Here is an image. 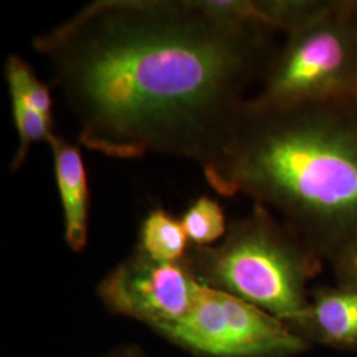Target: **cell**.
<instances>
[{
	"mask_svg": "<svg viewBox=\"0 0 357 357\" xmlns=\"http://www.w3.org/2000/svg\"><path fill=\"white\" fill-rule=\"evenodd\" d=\"M155 333L195 357H289L305 348L283 320L204 284L183 319Z\"/></svg>",
	"mask_w": 357,
	"mask_h": 357,
	"instance_id": "cell-5",
	"label": "cell"
},
{
	"mask_svg": "<svg viewBox=\"0 0 357 357\" xmlns=\"http://www.w3.org/2000/svg\"><path fill=\"white\" fill-rule=\"evenodd\" d=\"M284 36L252 102L284 107L357 98V0H331Z\"/></svg>",
	"mask_w": 357,
	"mask_h": 357,
	"instance_id": "cell-4",
	"label": "cell"
},
{
	"mask_svg": "<svg viewBox=\"0 0 357 357\" xmlns=\"http://www.w3.org/2000/svg\"><path fill=\"white\" fill-rule=\"evenodd\" d=\"M331 0H259L268 26L284 35L321 13Z\"/></svg>",
	"mask_w": 357,
	"mask_h": 357,
	"instance_id": "cell-13",
	"label": "cell"
},
{
	"mask_svg": "<svg viewBox=\"0 0 357 357\" xmlns=\"http://www.w3.org/2000/svg\"><path fill=\"white\" fill-rule=\"evenodd\" d=\"M203 172L217 193L250 197L335 258L357 240V98L284 107L248 98Z\"/></svg>",
	"mask_w": 357,
	"mask_h": 357,
	"instance_id": "cell-2",
	"label": "cell"
},
{
	"mask_svg": "<svg viewBox=\"0 0 357 357\" xmlns=\"http://www.w3.org/2000/svg\"><path fill=\"white\" fill-rule=\"evenodd\" d=\"M48 144L63 206L65 243L72 252L81 253L89 241L90 212L89 183L82 153L78 146L57 134Z\"/></svg>",
	"mask_w": 357,
	"mask_h": 357,
	"instance_id": "cell-7",
	"label": "cell"
},
{
	"mask_svg": "<svg viewBox=\"0 0 357 357\" xmlns=\"http://www.w3.org/2000/svg\"><path fill=\"white\" fill-rule=\"evenodd\" d=\"M4 75L11 101L23 103L41 114L53 118L51 90L22 56L10 54L7 57Z\"/></svg>",
	"mask_w": 357,
	"mask_h": 357,
	"instance_id": "cell-10",
	"label": "cell"
},
{
	"mask_svg": "<svg viewBox=\"0 0 357 357\" xmlns=\"http://www.w3.org/2000/svg\"><path fill=\"white\" fill-rule=\"evenodd\" d=\"M200 286L183 261L160 262L135 246L100 281L97 295L110 314L156 332L191 311Z\"/></svg>",
	"mask_w": 357,
	"mask_h": 357,
	"instance_id": "cell-6",
	"label": "cell"
},
{
	"mask_svg": "<svg viewBox=\"0 0 357 357\" xmlns=\"http://www.w3.org/2000/svg\"><path fill=\"white\" fill-rule=\"evenodd\" d=\"M274 33L217 20L199 0H94L32 44L88 150L204 169L261 81Z\"/></svg>",
	"mask_w": 357,
	"mask_h": 357,
	"instance_id": "cell-1",
	"label": "cell"
},
{
	"mask_svg": "<svg viewBox=\"0 0 357 357\" xmlns=\"http://www.w3.org/2000/svg\"><path fill=\"white\" fill-rule=\"evenodd\" d=\"M98 357H150V355L141 344L128 342L115 345Z\"/></svg>",
	"mask_w": 357,
	"mask_h": 357,
	"instance_id": "cell-15",
	"label": "cell"
},
{
	"mask_svg": "<svg viewBox=\"0 0 357 357\" xmlns=\"http://www.w3.org/2000/svg\"><path fill=\"white\" fill-rule=\"evenodd\" d=\"M13 123L19 135V146L11 160V169L19 171L33 144L40 142L50 143L54 137L53 118L41 114L17 101H11Z\"/></svg>",
	"mask_w": 357,
	"mask_h": 357,
	"instance_id": "cell-12",
	"label": "cell"
},
{
	"mask_svg": "<svg viewBox=\"0 0 357 357\" xmlns=\"http://www.w3.org/2000/svg\"><path fill=\"white\" fill-rule=\"evenodd\" d=\"M195 280L259 307L289 326L306 318L307 282L319 268L317 252L266 206L228 225L212 246H191L183 259Z\"/></svg>",
	"mask_w": 357,
	"mask_h": 357,
	"instance_id": "cell-3",
	"label": "cell"
},
{
	"mask_svg": "<svg viewBox=\"0 0 357 357\" xmlns=\"http://www.w3.org/2000/svg\"><path fill=\"white\" fill-rule=\"evenodd\" d=\"M137 248L160 262H181L191 243L178 217L155 208L143 218Z\"/></svg>",
	"mask_w": 357,
	"mask_h": 357,
	"instance_id": "cell-9",
	"label": "cell"
},
{
	"mask_svg": "<svg viewBox=\"0 0 357 357\" xmlns=\"http://www.w3.org/2000/svg\"><path fill=\"white\" fill-rule=\"evenodd\" d=\"M333 259L342 286L357 290V240L345 246Z\"/></svg>",
	"mask_w": 357,
	"mask_h": 357,
	"instance_id": "cell-14",
	"label": "cell"
},
{
	"mask_svg": "<svg viewBox=\"0 0 357 357\" xmlns=\"http://www.w3.org/2000/svg\"><path fill=\"white\" fill-rule=\"evenodd\" d=\"M191 246H212L227 234L228 225L224 211L216 200L202 196L180 217Z\"/></svg>",
	"mask_w": 357,
	"mask_h": 357,
	"instance_id": "cell-11",
	"label": "cell"
},
{
	"mask_svg": "<svg viewBox=\"0 0 357 357\" xmlns=\"http://www.w3.org/2000/svg\"><path fill=\"white\" fill-rule=\"evenodd\" d=\"M305 326H312L332 344L357 347V290L340 286L317 291L299 324Z\"/></svg>",
	"mask_w": 357,
	"mask_h": 357,
	"instance_id": "cell-8",
	"label": "cell"
}]
</instances>
